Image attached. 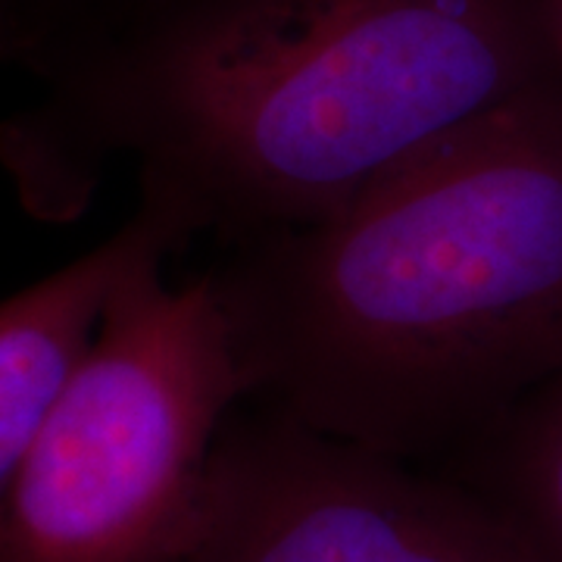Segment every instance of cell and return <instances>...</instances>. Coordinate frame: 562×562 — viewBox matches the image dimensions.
Listing matches in <instances>:
<instances>
[{
    "instance_id": "cell-6",
    "label": "cell",
    "mask_w": 562,
    "mask_h": 562,
    "mask_svg": "<svg viewBox=\"0 0 562 562\" xmlns=\"http://www.w3.org/2000/svg\"><path fill=\"white\" fill-rule=\"evenodd\" d=\"M472 479L519 528L535 562H562V375L531 391L465 447Z\"/></svg>"
},
{
    "instance_id": "cell-1",
    "label": "cell",
    "mask_w": 562,
    "mask_h": 562,
    "mask_svg": "<svg viewBox=\"0 0 562 562\" xmlns=\"http://www.w3.org/2000/svg\"><path fill=\"white\" fill-rule=\"evenodd\" d=\"M0 122L22 210L79 220L128 162L179 250L301 228L465 122L562 81L547 0H85Z\"/></svg>"
},
{
    "instance_id": "cell-8",
    "label": "cell",
    "mask_w": 562,
    "mask_h": 562,
    "mask_svg": "<svg viewBox=\"0 0 562 562\" xmlns=\"http://www.w3.org/2000/svg\"><path fill=\"white\" fill-rule=\"evenodd\" d=\"M550 3V25H553V38H557V50H560L562 63V0H547Z\"/></svg>"
},
{
    "instance_id": "cell-9",
    "label": "cell",
    "mask_w": 562,
    "mask_h": 562,
    "mask_svg": "<svg viewBox=\"0 0 562 562\" xmlns=\"http://www.w3.org/2000/svg\"><path fill=\"white\" fill-rule=\"evenodd\" d=\"M10 7H13V0H0V22H3V16L10 13Z\"/></svg>"
},
{
    "instance_id": "cell-3",
    "label": "cell",
    "mask_w": 562,
    "mask_h": 562,
    "mask_svg": "<svg viewBox=\"0 0 562 562\" xmlns=\"http://www.w3.org/2000/svg\"><path fill=\"white\" fill-rule=\"evenodd\" d=\"M154 244L113 284L0 509V562H179L244 401L210 276Z\"/></svg>"
},
{
    "instance_id": "cell-7",
    "label": "cell",
    "mask_w": 562,
    "mask_h": 562,
    "mask_svg": "<svg viewBox=\"0 0 562 562\" xmlns=\"http://www.w3.org/2000/svg\"><path fill=\"white\" fill-rule=\"evenodd\" d=\"M72 3H81V0H22V16L25 20H47V16L60 13Z\"/></svg>"
},
{
    "instance_id": "cell-4",
    "label": "cell",
    "mask_w": 562,
    "mask_h": 562,
    "mask_svg": "<svg viewBox=\"0 0 562 562\" xmlns=\"http://www.w3.org/2000/svg\"><path fill=\"white\" fill-rule=\"evenodd\" d=\"M179 562H535L479 487L260 406L222 428Z\"/></svg>"
},
{
    "instance_id": "cell-5",
    "label": "cell",
    "mask_w": 562,
    "mask_h": 562,
    "mask_svg": "<svg viewBox=\"0 0 562 562\" xmlns=\"http://www.w3.org/2000/svg\"><path fill=\"white\" fill-rule=\"evenodd\" d=\"M154 244L176 250L160 225L135 210L106 241L0 301V509L113 284Z\"/></svg>"
},
{
    "instance_id": "cell-2",
    "label": "cell",
    "mask_w": 562,
    "mask_h": 562,
    "mask_svg": "<svg viewBox=\"0 0 562 562\" xmlns=\"http://www.w3.org/2000/svg\"><path fill=\"white\" fill-rule=\"evenodd\" d=\"M244 401L403 460L562 375V81L206 272Z\"/></svg>"
}]
</instances>
